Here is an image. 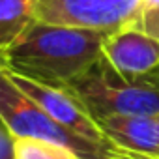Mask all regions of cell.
I'll return each instance as SVG.
<instances>
[{
    "mask_svg": "<svg viewBox=\"0 0 159 159\" xmlns=\"http://www.w3.org/2000/svg\"><path fill=\"white\" fill-rule=\"evenodd\" d=\"M131 155H135V153H131ZM137 159H157V157H144V155H135Z\"/></svg>",
    "mask_w": 159,
    "mask_h": 159,
    "instance_id": "4fadbf2b",
    "label": "cell"
},
{
    "mask_svg": "<svg viewBox=\"0 0 159 159\" xmlns=\"http://www.w3.org/2000/svg\"><path fill=\"white\" fill-rule=\"evenodd\" d=\"M0 159H15L13 137H11L10 131L4 127L2 122H0Z\"/></svg>",
    "mask_w": 159,
    "mask_h": 159,
    "instance_id": "8fae6325",
    "label": "cell"
},
{
    "mask_svg": "<svg viewBox=\"0 0 159 159\" xmlns=\"http://www.w3.org/2000/svg\"><path fill=\"white\" fill-rule=\"evenodd\" d=\"M109 32L32 21L0 52L4 71L51 86L67 88L103 56Z\"/></svg>",
    "mask_w": 159,
    "mask_h": 159,
    "instance_id": "6da1fadb",
    "label": "cell"
},
{
    "mask_svg": "<svg viewBox=\"0 0 159 159\" xmlns=\"http://www.w3.org/2000/svg\"><path fill=\"white\" fill-rule=\"evenodd\" d=\"M13 152L15 159H79L69 148L38 139H13Z\"/></svg>",
    "mask_w": 159,
    "mask_h": 159,
    "instance_id": "9c48e42d",
    "label": "cell"
},
{
    "mask_svg": "<svg viewBox=\"0 0 159 159\" xmlns=\"http://www.w3.org/2000/svg\"><path fill=\"white\" fill-rule=\"evenodd\" d=\"M103 58L124 79L137 81L159 69V39L125 26L107 36Z\"/></svg>",
    "mask_w": 159,
    "mask_h": 159,
    "instance_id": "8992f818",
    "label": "cell"
},
{
    "mask_svg": "<svg viewBox=\"0 0 159 159\" xmlns=\"http://www.w3.org/2000/svg\"><path fill=\"white\" fill-rule=\"evenodd\" d=\"M120 159H137V157H135V155H131V153H127V152H125V153H124V155H122V157H120Z\"/></svg>",
    "mask_w": 159,
    "mask_h": 159,
    "instance_id": "7c38bea8",
    "label": "cell"
},
{
    "mask_svg": "<svg viewBox=\"0 0 159 159\" xmlns=\"http://www.w3.org/2000/svg\"><path fill=\"white\" fill-rule=\"evenodd\" d=\"M0 122L13 139L49 140L69 148L79 159H120L125 152L111 140L84 139L54 122L28 94H25L8 71L0 67Z\"/></svg>",
    "mask_w": 159,
    "mask_h": 159,
    "instance_id": "3957f363",
    "label": "cell"
},
{
    "mask_svg": "<svg viewBox=\"0 0 159 159\" xmlns=\"http://www.w3.org/2000/svg\"><path fill=\"white\" fill-rule=\"evenodd\" d=\"M129 26L159 39V0H140Z\"/></svg>",
    "mask_w": 159,
    "mask_h": 159,
    "instance_id": "30bf717a",
    "label": "cell"
},
{
    "mask_svg": "<svg viewBox=\"0 0 159 159\" xmlns=\"http://www.w3.org/2000/svg\"><path fill=\"white\" fill-rule=\"evenodd\" d=\"M105 137L120 150L144 157L159 159V125L157 116L118 114L98 122Z\"/></svg>",
    "mask_w": 159,
    "mask_h": 159,
    "instance_id": "52a82bcc",
    "label": "cell"
},
{
    "mask_svg": "<svg viewBox=\"0 0 159 159\" xmlns=\"http://www.w3.org/2000/svg\"><path fill=\"white\" fill-rule=\"evenodd\" d=\"M32 2L34 0H0V52L34 21Z\"/></svg>",
    "mask_w": 159,
    "mask_h": 159,
    "instance_id": "ba28073f",
    "label": "cell"
},
{
    "mask_svg": "<svg viewBox=\"0 0 159 159\" xmlns=\"http://www.w3.org/2000/svg\"><path fill=\"white\" fill-rule=\"evenodd\" d=\"M140 0H34L32 15L36 21L116 32L131 25Z\"/></svg>",
    "mask_w": 159,
    "mask_h": 159,
    "instance_id": "277c9868",
    "label": "cell"
},
{
    "mask_svg": "<svg viewBox=\"0 0 159 159\" xmlns=\"http://www.w3.org/2000/svg\"><path fill=\"white\" fill-rule=\"evenodd\" d=\"M157 125H159V114H157Z\"/></svg>",
    "mask_w": 159,
    "mask_h": 159,
    "instance_id": "5bb4252c",
    "label": "cell"
},
{
    "mask_svg": "<svg viewBox=\"0 0 159 159\" xmlns=\"http://www.w3.org/2000/svg\"><path fill=\"white\" fill-rule=\"evenodd\" d=\"M10 77L25 94H28L62 127L81 135L84 139H90V140H98V142H107L109 140L105 137V133L101 131L99 124L90 116V112L84 109V105L69 90L51 88V86L28 81V79L17 77V75H11V73H10Z\"/></svg>",
    "mask_w": 159,
    "mask_h": 159,
    "instance_id": "5b68a950",
    "label": "cell"
},
{
    "mask_svg": "<svg viewBox=\"0 0 159 159\" xmlns=\"http://www.w3.org/2000/svg\"><path fill=\"white\" fill-rule=\"evenodd\" d=\"M99 122L118 114H159V69L148 77L124 79L103 56L66 88Z\"/></svg>",
    "mask_w": 159,
    "mask_h": 159,
    "instance_id": "7a4b0ae2",
    "label": "cell"
}]
</instances>
